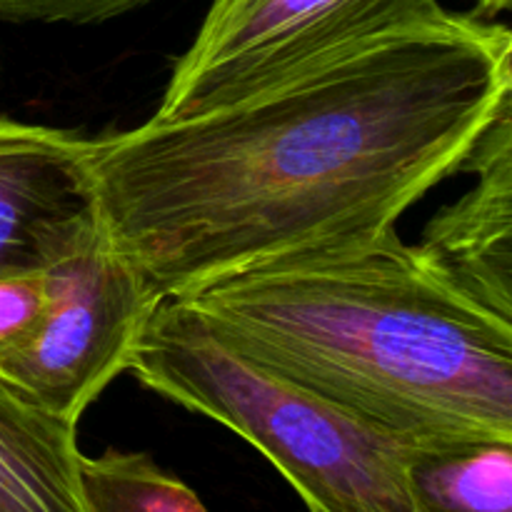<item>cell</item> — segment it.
I'll list each match as a JSON object with an SVG mask.
<instances>
[{"instance_id":"1","label":"cell","mask_w":512,"mask_h":512,"mask_svg":"<svg viewBox=\"0 0 512 512\" xmlns=\"http://www.w3.org/2000/svg\"><path fill=\"white\" fill-rule=\"evenodd\" d=\"M512 103V33L435 3L90 138L95 215L163 298L395 228Z\"/></svg>"},{"instance_id":"2","label":"cell","mask_w":512,"mask_h":512,"mask_svg":"<svg viewBox=\"0 0 512 512\" xmlns=\"http://www.w3.org/2000/svg\"><path fill=\"white\" fill-rule=\"evenodd\" d=\"M183 300L240 353L408 443L512 440V320L453 288L395 228Z\"/></svg>"},{"instance_id":"3","label":"cell","mask_w":512,"mask_h":512,"mask_svg":"<svg viewBox=\"0 0 512 512\" xmlns=\"http://www.w3.org/2000/svg\"><path fill=\"white\" fill-rule=\"evenodd\" d=\"M128 373L248 440L310 512H413L408 440L240 353L188 300H160Z\"/></svg>"},{"instance_id":"4","label":"cell","mask_w":512,"mask_h":512,"mask_svg":"<svg viewBox=\"0 0 512 512\" xmlns=\"http://www.w3.org/2000/svg\"><path fill=\"white\" fill-rule=\"evenodd\" d=\"M43 283L38 325L0 355V378L50 413L78 423L128 370L163 295L110 245L95 213L45 265Z\"/></svg>"},{"instance_id":"5","label":"cell","mask_w":512,"mask_h":512,"mask_svg":"<svg viewBox=\"0 0 512 512\" xmlns=\"http://www.w3.org/2000/svg\"><path fill=\"white\" fill-rule=\"evenodd\" d=\"M435 0H210L153 118L193 113L385 18Z\"/></svg>"},{"instance_id":"6","label":"cell","mask_w":512,"mask_h":512,"mask_svg":"<svg viewBox=\"0 0 512 512\" xmlns=\"http://www.w3.org/2000/svg\"><path fill=\"white\" fill-rule=\"evenodd\" d=\"M93 213L90 138L0 115V275L43 270Z\"/></svg>"},{"instance_id":"7","label":"cell","mask_w":512,"mask_h":512,"mask_svg":"<svg viewBox=\"0 0 512 512\" xmlns=\"http://www.w3.org/2000/svg\"><path fill=\"white\" fill-rule=\"evenodd\" d=\"M475 185L440 210L415 245L430 268L480 308L512 320V103L470 150Z\"/></svg>"},{"instance_id":"8","label":"cell","mask_w":512,"mask_h":512,"mask_svg":"<svg viewBox=\"0 0 512 512\" xmlns=\"http://www.w3.org/2000/svg\"><path fill=\"white\" fill-rule=\"evenodd\" d=\"M78 423L0 378V512H85Z\"/></svg>"},{"instance_id":"9","label":"cell","mask_w":512,"mask_h":512,"mask_svg":"<svg viewBox=\"0 0 512 512\" xmlns=\"http://www.w3.org/2000/svg\"><path fill=\"white\" fill-rule=\"evenodd\" d=\"M413 512H512V440L460 435L408 443Z\"/></svg>"},{"instance_id":"10","label":"cell","mask_w":512,"mask_h":512,"mask_svg":"<svg viewBox=\"0 0 512 512\" xmlns=\"http://www.w3.org/2000/svg\"><path fill=\"white\" fill-rule=\"evenodd\" d=\"M78 485L85 512H210L190 485L145 453L80 455Z\"/></svg>"},{"instance_id":"11","label":"cell","mask_w":512,"mask_h":512,"mask_svg":"<svg viewBox=\"0 0 512 512\" xmlns=\"http://www.w3.org/2000/svg\"><path fill=\"white\" fill-rule=\"evenodd\" d=\"M153 0H0L3 23L95 25L115 20Z\"/></svg>"},{"instance_id":"12","label":"cell","mask_w":512,"mask_h":512,"mask_svg":"<svg viewBox=\"0 0 512 512\" xmlns=\"http://www.w3.org/2000/svg\"><path fill=\"white\" fill-rule=\"evenodd\" d=\"M43 270L0 275V355L23 343L43 313Z\"/></svg>"},{"instance_id":"13","label":"cell","mask_w":512,"mask_h":512,"mask_svg":"<svg viewBox=\"0 0 512 512\" xmlns=\"http://www.w3.org/2000/svg\"><path fill=\"white\" fill-rule=\"evenodd\" d=\"M512 0H478V18L480 15H485V18H495L498 13H505V10H510Z\"/></svg>"}]
</instances>
